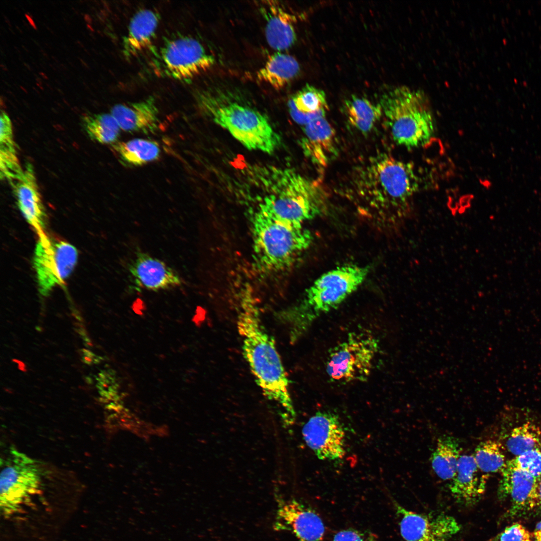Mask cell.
I'll list each match as a JSON object with an SVG mask.
<instances>
[{"mask_svg": "<svg viewBox=\"0 0 541 541\" xmlns=\"http://www.w3.org/2000/svg\"><path fill=\"white\" fill-rule=\"evenodd\" d=\"M259 8L265 20V36L268 45L279 52L291 48L297 40L295 17L276 1L263 2Z\"/></svg>", "mask_w": 541, "mask_h": 541, "instance_id": "obj_21", "label": "cell"}, {"mask_svg": "<svg viewBox=\"0 0 541 541\" xmlns=\"http://www.w3.org/2000/svg\"><path fill=\"white\" fill-rule=\"evenodd\" d=\"M343 110L349 123L363 134L371 132L383 116L379 103L354 95L345 100Z\"/></svg>", "mask_w": 541, "mask_h": 541, "instance_id": "obj_25", "label": "cell"}, {"mask_svg": "<svg viewBox=\"0 0 541 541\" xmlns=\"http://www.w3.org/2000/svg\"><path fill=\"white\" fill-rule=\"evenodd\" d=\"M472 455H462L455 475L448 488L457 503L466 507L476 504L485 489V478L481 475Z\"/></svg>", "mask_w": 541, "mask_h": 541, "instance_id": "obj_19", "label": "cell"}, {"mask_svg": "<svg viewBox=\"0 0 541 541\" xmlns=\"http://www.w3.org/2000/svg\"><path fill=\"white\" fill-rule=\"evenodd\" d=\"M541 506V476L537 479L533 508Z\"/></svg>", "mask_w": 541, "mask_h": 541, "instance_id": "obj_37", "label": "cell"}, {"mask_svg": "<svg viewBox=\"0 0 541 541\" xmlns=\"http://www.w3.org/2000/svg\"><path fill=\"white\" fill-rule=\"evenodd\" d=\"M242 338V350L256 384L268 399L283 409L286 425H292L296 414L289 392V381L273 338L263 326L257 310L245 305L237 321Z\"/></svg>", "mask_w": 541, "mask_h": 541, "instance_id": "obj_2", "label": "cell"}, {"mask_svg": "<svg viewBox=\"0 0 541 541\" xmlns=\"http://www.w3.org/2000/svg\"><path fill=\"white\" fill-rule=\"evenodd\" d=\"M82 122L85 131L92 140L112 145L116 142L121 128L111 113L86 115Z\"/></svg>", "mask_w": 541, "mask_h": 541, "instance_id": "obj_28", "label": "cell"}, {"mask_svg": "<svg viewBox=\"0 0 541 541\" xmlns=\"http://www.w3.org/2000/svg\"><path fill=\"white\" fill-rule=\"evenodd\" d=\"M17 205L39 238L47 236L45 231L47 214L38 185L35 171L27 164L22 177L12 182Z\"/></svg>", "mask_w": 541, "mask_h": 541, "instance_id": "obj_15", "label": "cell"}, {"mask_svg": "<svg viewBox=\"0 0 541 541\" xmlns=\"http://www.w3.org/2000/svg\"><path fill=\"white\" fill-rule=\"evenodd\" d=\"M393 141L408 149L427 145L435 132L428 98L422 90L402 85L383 93L379 102Z\"/></svg>", "mask_w": 541, "mask_h": 541, "instance_id": "obj_5", "label": "cell"}, {"mask_svg": "<svg viewBox=\"0 0 541 541\" xmlns=\"http://www.w3.org/2000/svg\"><path fill=\"white\" fill-rule=\"evenodd\" d=\"M532 533L522 524L516 522L486 541H532Z\"/></svg>", "mask_w": 541, "mask_h": 541, "instance_id": "obj_33", "label": "cell"}, {"mask_svg": "<svg viewBox=\"0 0 541 541\" xmlns=\"http://www.w3.org/2000/svg\"><path fill=\"white\" fill-rule=\"evenodd\" d=\"M300 66L292 56L278 52L270 55L257 72V79L276 89H280L300 73Z\"/></svg>", "mask_w": 541, "mask_h": 541, "instance_id": "obj_23", "label": "cell"}, {"mask_svg": "<svg viewBox=\"0 0 541 541\" xmlns=\"http://www.w3.org/2000/svg\"><path fill=\"white\" fill-rule=\"evenodd\" d=\"M154 66L162 75L180 81H189L208 70L215 63L197 40L180 36L165 40L155 54Z\"/></svg>", "mask_w": 541, "mask_h": 541, "instance_id": "obj_9", "label": "cell"}, {"mask_svg": "<svg viewBox=\"0 0 541 541\" xmlns=\"http://www.w3.org/2000/svg\"><path fill=\"white\" fill-rule=\"evenodd\" d=\"M509 462L514 466L520 469L534 478L541 476V450L532 449L524 452Z\"/></svg>", "mask_w": 541, "mask_h": 541, "instance_id": "obj_32", "label": "cell"}, {"mask_svg": "<svg viewBox=\"0 0 541 541\" xmlns=\"http://www.w3.org/2000/svg\"><path fill=\"white\" fill-rule=\"evenodd\" d=\"M129 270L136 285L149 290H166L182 283L178 274L164 262L142 252L136 253Z\"/></svg>", "mask_w": 541, "mask_h": 541, "instance_id": "obj_18", "label": "cell"}, {"mask_svg": "<svg viewBox=\"0 0 541 541\" xmlns=\"http://www.w3.org/2000/svg\"><path fill=\"white\" fill-rule=\"evenodd\" d=\"M251 225L255 260L266 270L289 267L313 241L312 234L303 224L283 222L258 210Z\"/></svg>", "mask_w": 541, "mask_h": 541, "instance_id": "obj_6", "label": "cell"}, {"mask_svg": "<svg viewBox=\"0 0 541 541\" xmlns=\"http://www.w3.org/2000/svg\"><path fill=\"white\" fill-rule=\"evenodd\" d=\"M473 456L478 468L484 473L501 472L506 463L501 445L491 440L480 442Z\"/></svg>", "mask_w": 541, "mask_h": 541, "instance_id": "obj_30", "label": "cell"}, {"mask_svg": "<svg viewBox=\"0 0 541 541\" xmlns=\"http://www.w3.org/2000/svg\"><path fill=\"white\" fill-rule=\"evenodd\" d=\"M378 349L372 337L349 336L330 353L326 372L332 381H364L369 376Z\"/></svg>", "mask_w": 541, "mask_h": 541, "instance_id": "obj_10", "label": "cell"}, {"mask_svg": "<svg viewBox=\"0 0 541 541\" xmlns=\"http://www.w3.org/2000/svg\"><path fill=\"white\" fill-rule=\"evenodd\" d=\"M332 541H380L373 533L354 528H346L338 531Z\"/></svg>", "mask_w": 541, "mask_h": 541, "instance_id": "obj_34", "label": "cell"}, {"mask_svg": "<svg viewBox=\"0 0 541 541\" xmlns=\"http://www.w3.org/2000/svg\"><path fill=\"white\" fill-rule=\"evenodd\" d=\"M113 151L123 164L137 166L157 160L160 154L158 144L154 141L136 138L112 145Z\"/></svg>", "mask_w": 541, "mask_h": 541, "instance_id": "obj_27", "label": "cell"}, {"mask_svg": "<svg viewBox=\"0 0 541 541\" xmlns=\"http://www.w3.org/2000/svg\"><path fill=\"white\" fill-rule=\"evenodd\" d=\"M288 102L297 111L305 114L327 111L328 109L325 92L309 84L294 94Z\"/></svg>", "mask_w": 541, "mask_h": 541, "instance_id": "obj_31", "label": "cell"}, {"mask_svg": "<svg viewBox=\"0 0 541 541\" xmlns=\"http://www.w3.org/2000/svg\"><path fill=\"white\" fill-rule=\"evenodd\" d=\"M302 435L308 446L322 460H336L345 454V433L339 417L319 411L304 425Z\"/></svg>", "mask_w": 541, "mask_h": 541, "instance_id": "obj_13", "label": "cell"}, {"mask_svg": "<svg viewBox=\"0 0 541 541\" xmlns=\"http://www.w3.org/2000/svg\"><path fill=\"white\" fill-rule=\"evenodd\" d=\"M506 445L515 456L532 449L541 450V428L529 421L517 426L510 432Z\"/></svg>", "mask_w": 541, "mask_h": 541, "instance_id": "obj_29", "label": "cell"}, {"mask_svg": "<svg viewBox=\"0 0 541 541\" xmlns=\"http://www.w3.org/2000/svg\"><path fill=\"white\" fill-rule=\"evenodd\" d=\"M278 519L300 541H321L325 526L318 513L295 499L279 500Z\"/></svg>", "mask_w": 541, "mask_h": 541, "instance_id": "obj_16", "label": "cell"}, {"mask_svg": "<svg viewBox=\"0 0 541 541\" xmlns=\"http://www.w3.org/2000/svg\"><path fill=\"white\" fill-rule=\"evenodd\" d=\"M16 148L12 121L7 114L2 111L0 127L1 176L12 182L19 179L24 173Z\"/></svg>", "mask_w": 541, "mask_h": 541, "instance_id": "obj_24", "label": "cell"}, {"mask_svg": "<svg viewBox=\"0 0 541 541\" xmlns=\"http://www.w3.org/2000/svg\"><path fill=\"white\" fill-rule=\"evenodd\" d=\"M2 462L0 505L3 514L9 516L38 492L41 474L35 461L15 448L10 449Z\"/></svg>", "mask_w": 541, "mask_h": 541, "instance_id": "obj_8", "label": "cell"}, {"mask_svg": "<svg viewBox=\"0 0 541 541\" xmlns=\"http://www.w3.org/2000/svg\"><path fill=\"white\" fill-rule=\"evenodd\" d=\"M78 255L76 247L67 241L48 235L39 238L33 262L42 295H48L55 287L64 284L77 263Z\"/></svg>", "mask_w": 541, "mask_h": 541, "instance_id": "obj_11", "label": "cell"}, {"mask_svg": "<svg viewBox=\"0 0 541 541\" xmlns=\"http://www.w3.org/2000/svg\"><path fill=\"white\" fill-rule=\"evenodd\" d=\"M532 535L534 541H541V521L535 525Z\"/></svg>", "mask_w": 541, "mask_h": 541, "instance_id": "obj_38", "label": "cell"}, {"mask_svg": "<svg viewBox=\"0 0 541 541\" xmlns=\"http://www.w3.org/2000/svg\"><path fill=\"white\" fill-rule=\"evenodd\" d=\"M272 172L266 181L267 192L256 210L296 224H303L325 212L326 195L318 183L291 169Z\"/></svg>", "mask_w": 541, "mask_h": 541, "instance_id": "obj_4", "label": "cell"}, {"mask_svg": "<svg viewBox=\"0 0 541 541\" xmlns=\"http://www.w3.org/2000/svg\"><path fill=\"white\" fill-rule=\"evenodd\" d=\"M350 188L362 207L380 217L401 213L419 187L412 164L381 153L356 167Z\"/></svg>", "mask_w": 541, "mask_h": 541, "instance_id": "obj_1", "label": "cell"}, {"mask_svg": "<svg viewBox=\"0 0 541 541\" xmlns=\"http://www.w3.org/2000/svg\"><path fill=\"white\" fill-rule=\"evenodd\" d=\"M98 380L101 394L108 399H115L118 385L115 374L104 371L99 374Z\"/></svg>", "mask_w": 541, "mask_h": 541, "instance_id": "obj_35", "label": "cell"}, {"mask_svg": "<svg viewBox=\"0 0 541 541\" xmlns=\"http://www.w3.org/2000/svg\"><path fill=\"white\" fill-rule=\"evenodd\" d=\"M159 22L158 14L152 10H140L133 15L122 41V52L126 59L136 57L150 47Z\"/></svg>", "mask_w": 541, "mask_h": 541, "instance_id": "obj_22", "label": "cell"}, {"mask_svg": "<svg viewBox=\"0 0 541 541\" xmlns=\"http://www.w3.org/2000/svg\"><path fill=\"white\" fill-rule=\"evenodd\" d=\"M501 472L502 478L497 496L500 500L510 497V506L507 516L514 518L533 509L537 479L514 466L509 461H506Z\"/></svg>", "mask_w": 541, "mask_h": 541, "instance_id": "obj_14", "label": "cell"}, {"mask_svg": "<svg viewBox=\"0 0 541 541\" xmlns=\"http://www.w3.org/2000/svg\"><path fill=\"white\" fill-rule=\"evenodd\" d=\"M82 351V359L85 363L92 364L97 363L100 361V358L96 357L95 355L90 351L84 349Z\"/></svg>", "mask_w": 541, "mask_h": 541, "instance_id": "obj_36", "label": "cell"}, {"mask_svg": "<svg viewBox=\"0 0 541 541\" xmlns=\"http://www.w3.org/2000/svg\"><path fill=\"white\" fill-rule=\"evenodd\" d=\"M196 96L200 109L246 148L270 154L279 145L280 136L267 117L228 92L203 90Z\"/></svg>", "mask_w": 541, "mask_h": 541, "instance_id": "obj_3", "label": "cell"}, {"mask_svg": "<svg viewBox=\"0 0 541 541\" xmlns=\"http://www.w3.org/2000/svg\"><path fill=\"white\" fill-rule=\"evenodd\" d=\"M368 266L347 264L318 278L307 290L305 300L293 315L297 334L305 332L321 315L337 308L363 283Z\"/></svg>", "mask_w": 541, "mask_h": 541, "instance_id": "obj_7", "label": "cell"}, {"mask_svg": "<svg viewBox=\"0 0 541 541\" xmlns=\"http://www.w3.org/2000/svg\"><path fill=\"white\" fill-rule=\"evenodd\" d=\"M303 132L301 145L305 155L317 166L326 167L338 153L335 129L322 116L304 125Z\"/></svg>", "mask_w": 541, "mask_h": 541, "instance_id": "obj_17", "label": "cell"}, {"mask_svg": "<svg viewBox=\"0 0 541 541\" xmlns=\"http://www.w3.org/2000/svg\"><path fill=\"white\" fill-rule=\"evenodd\" d=\"M402 537L405 541H449L461 529L452 516L430 515L405 508L393 500Z\"/></svg>", "mask_w": 541, "mask_h": 541, "instance_id": "obj_12", "label": "cell"}, {"mask_svg": "<svg viewBox=\"0 0 541 541\" xmlns=\"http://www.w3.org/2000/svg\"><path fill=\"white\" fill-rule=\"evenodd\" d=\"M110 113L121 129L126 132L152 133L158 127L159 112L152 97L140 101L115 105Z\"/></svg>", "mask_w": 541, "mask_h": 541, "instance_id": "obj_20", "label": "cell"}, {"mask_svg": "<svg viewBox=\"0 0 541 541\" xmlns=\"http://www.w3.org/2000/svg\"><path fill=\"white\" fill-rule=\"evenodd\" d=\"M436 445L431 457L432 469L442 480H451L455 475L461 456L460 442L455 437L444 435L438 439Z\"/></svg>", "mask_w": 541, "mask_h": 541, "instance_id": "obj_26", "label": "cell"}]
</instances>
